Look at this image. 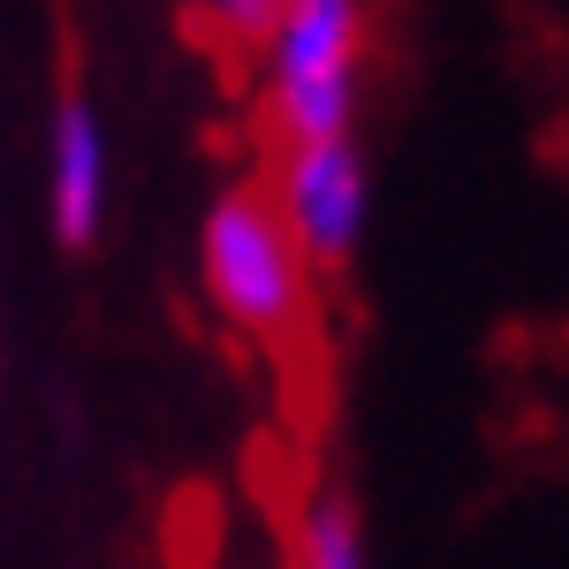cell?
Here are the masks:
<instances>
[{"label":"cell","instance_id":"6da1fadb","mask_svg":"<svg viewBox=\"0 0 569 569\" xmlns=\"http://www.w3.org/2000/svg\"><path fill=\"white\" fill-rule=\"evenodd\" d=\"M198 289L228 335L259 350L305 342V327L319 319V273L297 251L266 182H228L213 198V213L198 228Z\"/></svg>","mask_w":569,"mask_h":569},{"label":"cell","instance_id":"7a4b0ae2","mask_svg":"<svg viewBox=\"0 0 569 569\" xmlns=\"http://www.w3.org/2000/svg\"><path fill=\"white\" fill-rule=\"evenodd\" d=\"M365 0H281L266 39V130L273 144H327L357 122Z\"/></svg>","mask_w":569,"mask_h":569},{"label":"cell","instance_id":"3957f363","mask_svg":"<svg viewBox=\"0 0 569 569\" xmlns=\"http://www.w3.org/2000/svg\"><path fill=\"white\" fill-rule=\"evenodd\" d=\"M273 206L289 220L297 251L311 259V273H342L365 243V213H372V176L357 137H327V144H289L273 160Z\"/></svg>","mask_w":569,"mask_h":569},{"label":"cell","instance_id":"277c9868","mask_svg":"<svg viewBox=\"0 0 569 569\" xmlns=\"http://www.w3.org/2000/svg\"><path fill=\"white\" fill-rule=\"evenodd\" d=\"M46 213L69 251H84L107 220V130L84 91H69L46 130Z\"/></svg>","mask_w":569,"mask_h":569},{"label":"cell","instance_id":"5b68a950","mask_svg":"<svg viewBox=\"0 0 569 569\" xmlns=\"http://www.w3.org/2000/svg\"><path fill=\"white\" fill-rule=\"evenodd\" d=\"M289 569H372L365 562V525L342 493H305L289 517Z\"/></svg>","mask_w":569,"mask_h":569},{"label":"cell","instance_id":"8992f818","mask_svg":"<svg viewBox=\"0 0 569 569\" xmlns=\"http://www.w3.org/2000/svg\"><path fill=\"white\" fill-rule=\"evenodd\" d=\"M198 16L213 23L220 39H236V46H259L273 39V23H281V0H198Z\"/></svg>","mask_w":569,"mask_h":569}]
</instances>
